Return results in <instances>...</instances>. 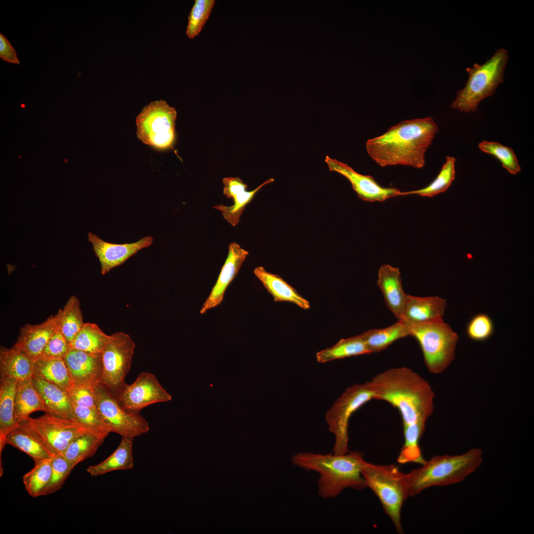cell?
Returning <instances> with one entry per match:
<instances>
[{
	"label": "cell",
	"instance_id": "cell-1",
	"mask_svg": "<svg viewBox=\"0 0 534 534\" xmlns=\"http://www.w3.org/2000/svg\"><path fill=\"white\" fill-rule=\"evenodd\" d=\"M438 131L437 124L430 117L404 120L368 139L366 149L381 167L400 165L420 169L425 164V153Z\"/></svg>",
	"mask_w": 534,
	"mask_h": 534
},
{
	"label": "cell",
	"instance_id": "cell-2",
	"mask_svg": "<svg viewBox=\"0 0 534 534\" xmlns=\"http://www.w3.org/2000/svg\"><path fill=\"white\" fill-rule=\"evenodd\" d=\"M369 383L375 400L385 401L399 411L403 426H426L434 410L435 394L429 383L406 367L392 368Z\"/></svg>",
	"mask_w": 534,
	"mask_h": 534
},
{
	"label": "cell",
	"instance_id": "cell-3",
	"mask_svg": "<svg viewBox=\"0 0 534 534\" xmlns=\"http://www.w3.org/2000/svg\"><path fill=\"white\" fill-rule=\"evenodd\" d=\"M291 460L296 467L319 474L318 493L323 498H335L347 488L360 490L366 488L361 474L364 459L359 451H349L342 454L300 452Z\"/></svg>",
	"mask_w": 534,
	"mask_h": 534
},
{
	"label": "cell",
	"instance_id": "cell-4",
	"mask_svg": "<svg viewBox=\"0 0 534 534\" xmlns=\"http://www.w3.org/2000/svg\"><path fill=\"white\" fill-rule=\"evenodd\" d=\"M481 449L473 448L460 455H437L421 466L405 474L408 497L434 486L454 484L462 481L481 465Z\"/></svg>",
	"mask_w": 534,
	"mask_h": 534
},
{
	"label": "cell",
	"instance_id": "cell-5",
	"mask_svg": "<svg viewBox=\"0 0 534 534\" xmlns=\"http://www.w3.org/2000/svg\"><path fill=\"white\" fill-rule=\"evenodd\" d=\"M508 59L507 51L500 48L485 63L466 68L468 79L465 87L457 91L451 108L462 112H475L480 102L492 95L503 83Z\"/></svg>",
	"mask_w": 534,
	"mask_h": 534
},
{
	"label": "cell",
	"instance_id": "cell-6",
	"mask_svg": "<svg viewBox=\"0 0 534 534\" xmlns=\"http://www.w3.org/2000/svg\"><path fill=\"white\" fill-rule=\"evenodd\" d=\"M361 474L366 487L369 488L378 498L384 512L393 523L398 533H403L401 509L408 497L405 474L394 464L378 465L365 460Z\"/></svg>",
	"mask_w": 534,
	"mask_h": 534
},
{
	"label": "cell",
	"instance_id": "cell-7",
	"mask_svg": "<svg viewBox=\"0 0 534 534\" xmlns=\"http://www.w3.org/2000/svg\"><path fill=\"white\" fill-rule=\"evenodd\" d=\"M409 336L418 342L429 371L440 374L455 358L457 334L443 319L418 323H407Z\"/></svg>",
	"mask_w": 534,
	"mask_h": 534
},
{
	"label": "cell",
	"instance_id": "cell-8",
	"mask_svg": "<svg viewBox=\"0 0 534 534\" xmlns=\"http://www.w3.org/2000/svg\"><path fill=\"white\" fill-rule=\"evenodd\" d=\"M375 393L369 381L348 388L329 408L325 414L328 429L335 436L332 452H349L348 427L350 417L362 405L374 399Z\"/></svg>",
	"mask_w": 534,
	"mask_h": 534
},
{
	"label": "cell",
	"instance_id": "cell-9",
	"mask_svg": "<svg viewBox=\"0 0 534 534\" xmlns=\"http://www.w3.org/2000/svg\"><path fill=\"white\" fill-rule=\"evenodd\" d=\"M177 116L175 108L165 100L151 102L136 118L137 138L157 149L171 148L175 141Z\"/></svg>",
	"mask_w": 534,
	"mask_h": 534
},
{
	"label": "cell",
	"instance_id": "cell-10",
	"mask_svg": "<svg viewBox=\"0 0 534 534\" xmlns=\"http://www.w3.org/2000/svg\"><path fill=\"white\" fill-rule=\"evenodd\" d=\"M94 393L97 411L110 433L134 438L149 431L146 420L139 413L124 408L105 385L99 384Z\"/></svg>",
	"mask_w": 534,
	"mask_h": 534
},
{
	"label": "cell",
	"instance_id": "cell-11",
	"mask_svg": "<svg viewBox=\"0 0 534 534\" xmlns=\"http://www.w3.org/2000/svg\"><path fill=\"white\" fill-rule=\"evenodd\" d=\"M135 345L123 332H115L103 350L101 384L116 398L126 384L125 378L132 365Z\"/></svg>",
	"mask_w": 534,
	"mask_h": 534
},
{
	"label": "cell",
	"instance_id": "cell-12",
	"mask_svg": "<svg viewBox=\"0 0 534 534\" xmlns=\"http://www.w3.org/2000/svg\"><path fill=\"white\" fill-rule=\"evenodd\" d=\"M25 421L54 456L62 455L73 440L91 432L79 421L47 413L38 418L29 417Z\"/></svg>",
	"mask_w": 534,
	"mask_h": 534
},
{
	"label": "cell",
	"instance_id": "cell-13",
	"mask_svg": "<svg viewBox=\"0 0 534 534\" xmlns=\"http://www.w3.org/2000/svg\"><path fill=\"white\" fill-rule=\"evenodd\" d=\"M127 410L139 413L143 408L156 403L172 400V396L151 373H139L131 384H126L116 397Z\"/></svg>",
	"mask_w": 534,
	"mask_h": 534
},
{
	"label": "cell",
	"instance_id": "cell-14",
	"mask_svg": "<svg viewBox=\"0 0 534 534\" xmlns=\"http://www.w3.org/2000/svg\"><path fill=\"white\" fill-rule=\"evenodd\" d=\"M325 162L329 171L336 172L346 178L358 197L363 201L383 202L390 198L400 196L401 192L399 189L383 187L372 177L359 174L346 163L328 156L325 157Z\"/></svg>",
	"mask_w": 534,
	"mask_h": 534
},
{
	"label": "cell",
	"instance_id": "cell-15",
	"mask_svg": "<svg viewBox=\"0 0 534 534\" xmlns=\"http://www.w3.org/2000/svg\"><path fill=\"white\" fill-rule=\"evenodd\" d=\"M88 236L100 262L102 275L122 265L139 251L150 246L153 241L152 236H146L134 242L116 244L104 241L91 232Z\"/></svg>",
	"mask_w": 534,
	"mask_h": 534
},
{
	"label": "cell",
	"instance_id": "cell-16",
	"mask_svg": "<svg viewBox=\"0 0 534 534\" xmlns=\"http://www.w3.org/2000/svg\"><path fill=\"white\" fill-rule=\"evenodd\" d=\"M64 359L74 384L94 390L101 383L103 370L101 354L71 349Z\"/></svg>",
	"mask_w": 534,
	"mask_h": 534
},
{
	"label": "cell",
	"instance_id": "cell-17",
	"mask_svg": "<svg viewBox=\"0 0 534 534\" xmlns=\"http://www.w3.org/2000/svg\"><path fill=\"white\" fill-rule=\"evenodd\" d=\"M249 253L235 242L229 244L227 258L217 280L200 311L204 314L222 302L226 290L237 274Z\"/></svg>",
	"mask_w": 534,
	"mask_h": 534
},
{
	"label": "cell",
	"instance_id": "cell-18",
	"mask_svg": "<svg viewBox=\"0 0 534 534\" xmlns=\"http://www.w3.org/2000/svg\"><path fill=\"white\" fill-rule=\"evenodd\" d=\"M446 301L438 296L417 297L407 294L400 320L418 323L442 319Z\"/></svg>",
	"mask_w": 534,
	"mask_h": 534
},
{
	"label": "cell",
	"instance_id": "cell-19",
	"mask_svg": "<svg viewBox=\"0 0 534 534\" xmlns=\"http://www.w3.org/2000/svg\"><path fill=\"white\" fill-rule=\"evenodd\" d=\"M377 283L387 308L398 320H400L407 294L402 288L399 268L390 265H381L378 272Z\"/></svg>",
	"mask_w": 534,
	"mask_h": 534
},
{
	"label": "cell",
	"instance_id": "cell-20",
	"mask_svg": "<svg viewBox=\"0 0 534 534\" xmlns=\"http://www.w3.org/2000/svg\"><path fill=\"white\" fill-rule=\"evenodd\" d=\"M57 327L55 315H51L38 324H27L20 328L13 347L33 358L40 356Z\"/></svg>",
	"mask_w": 534,
	"mask_h": 534
},
{
	"label": "cell",
	"instance_id": "cell-21",
	"mask_svg": "<svg viewBox=\"0 0 534 534\" xmlns=\"http://www.w3.org/2000/svg\"><path fill=\"white\" fill-rule=\"evenodd\" d=\"M32 379L43 400L47 413L75 420L68 391L40 376L33 374Z\"/></svg>",
	"mask_w": 534,
	"mask_h": 534
},
{
	"label": "cell",
	"instance_id": "cell-22",
	"mask_svg": "<svg viewBox=\"0 0 534 534\" xmlns=\"http://www.w3.org/2000/svg\"><path fill=\"white\" fill-rule=\"evenodd\" d=\"M274 302H287L295 304L302 309L310 308L309 301L281 276L267 271L263 267H256L253 271Z\"/></svg>",
	"mask_w": 534,
	"mask_h": 534
},
{
	"label": "cell",
	"instance_id": "cell-23",
	"mask_svg": "<svg viewBox=\"0 0 534 534\" xmlns=\"http://www.w3.org/2000/svg\"><path fill=\"white\" fill-rule=\"evenodd\" d=\"M34 358L13 347H1L0 350V378H12L18 381L32 378Z\"/></svg>",
	"mask_w": 534,
	"mask_h": 534
},
{
	"label": "cell",
	"instance_id": "cell-24",
	"mask_svg": "<svg viewBox=\"0 0 534 534\" xmlns=\"http://www.w3.org/2000/svg\"><path fill=\"white\" fill-rule=\"evenodd\" d=\"M6 444L26 453L34 462L54 457L25 421L7 435Z\"/></svg>",
	"mask_w": 534,
	"mask_h": 534
},
{
	"label": "cell",
	"instance_id": "cell-25",
	"mask_svg": "<svg viewBox=\"0 0 534 534\" xmlns=\"http://www.w3.org/2000/svg\"><path fill=\"white\" fill-rule=\"evenodd\" d=\"M18 381L0 378V456L6 444L7 435L19 425L14 416L15 394Z\"/></svg>",
	"mask_w": 534,
	"mask_h": 534
},
{
	"label": "cell",
	"instance_id": "cell-26",
	"mask_svg": "<svg viewBox=\"0 0 534 534\" xmlns=\"http://www.w3.org/2000/svg\"><path fill=\"white\" fill-rule=\"evenodd\" d=\"M37 411L47 413V409L32 378L17 382L15 394L14 416L18 424L26 421Z\"/></svg>",
	"mask_w": 534,
	"mask_h": 534
},
{
	"label": "cell",
	"instance_id": "cell-27",
	"mask_svg": "<svg viewBox=\"0 0 534 534\" xmlns=\"http://www.w3.org/2000/svg\"><path fill=\"white\" fill-rule=\"evenodd\" d=\"M134 438L122 437L121 441L114 451L100 463L89 466L87 472L95 477L117 470L131 469L134 465L133 456Z\"/></svg>",
	"mask_w": 534,
	"mask_h": 534
},
{
	"label": "cell",
	"instance_id": "cell-28",
	"mask_svg": "<svg viewBox=\"0 0 534 534\" xmlns=\"http://www.w3.org/2000/svg\"><path fill=\"white\" fill-rule=\"evenodd\" d=\"M34 360L33 374L69 391L74 384L64 358L40 356Z\"/></svg>",
	"mask_w": 534,
	"mask_h": 534
},
{
	"label": "cell",
	"instance_id": "cell-29",
	"mask_svg": "<svg viewBox=\"0 0 534 534\" xmlns=\"http://www.w3.org/2000/svg\"><path fill=\"white\" fill-rule=\"evenodd\" d=\"M360 335L371 353L380 352L398 340L410 336L407 325L400 320L385 328L369 329Z\"/></svg>",
	"mask_w": 534,
	"mask_h": 534
},
{
	"label": "cell",
	"instance_id": "cell-30",
	"mask_svg": "<svg viewBox=\"0 0 534 534\" xmlns=\"http://www.w3.org/2000/svg\"><path fill=\"white\" fill-rule=\"evenodd\" d=\"M108 434L88 432L73 440L63 456L74 467L79 463L92 456Z\"/></svg>",
	"mask_w": 534,
	"mask_h": 534
},
{
	"label": "cell",
	"instance_id": "cell-31",
	"mask_svg": "<svg viewBox=\"0 0 534 534\" xmlns=\"http://www.w3.org/2000/svg\"><path fill=\"white\" fill-rule=\"evenodd\" d=\"M55 317L58 328L70 344L85 323L78 298L71 296Z\"/></svg>",
	"mask_w": 534,
	"mask_h": 534
},
{
	"label": "cell",
	"instance_id": "cell-32",
	"mask_svg": "<svg viewBox=\"0 0 534 534\" xmlns=\"http://www.w3.org/2000/svg\"><path fill=\"white\" fill-rule=\"evenodd\" d=\"M371 354L360 335L342 339L332 347L316 354L318 362L325 363L335 359Z\"/></svg>",
	"mask_w": 534,
	"mask_h": 534
},
{
	"label": "cell",
	"instance_id": "cell-33",
	"mask_svg": "<svg viewBox=\"0 0 534 534\" xmlns=\"http://www.w3.org/2000/svg\"><path fill=\"white\" fill-rule=\"evenodd\" d=\"M110 338L111 335L104 333L96 324L86 322L70 345L71 349L101 354Z\"/></svg>",
	"mask_w": 534,
	"mask_h": 534
},
{
	"label": "cell",
	"instance_id": "cell-34",
	"mask_svg": "<svg viewBox=\"0 0 534 534\" xmlns=\"http://www.w3.org/2000/svg\"><path fill=\"white\" fill-rule=\"evenodd\" d=\"M455 161L454 157L447 156L440 172L431 183L421 189L401 192L400 196L415 194L432 197L446 191L455 179Z\"/></svg>",
	"mask_w": 534,
	"mask_h": 534
},
{
	"label": "cell",
	"instance_id": "cell-35",
	"mask_svg": "<svg viewBox=\"0 0 534 534\" xmlns=\"http://www.w3.org/2000/svg\"><path fill=\"white\" fill-rule=\"evenodd\" d=\"M52 461V458L35 462L34 468L23 476L25 489L32 497L41 496L48 484L51 473Z\"/></svg>",
	"mask_w": 534,
	"mask_h": 534
},
{
	"label": "cell",
	"instance_id": "cell-36",
	"mask_svg": "<svg viewBox=\"0 0 534 534\" xmlns=\"http://www.w3.org/2000/svg\"><path fill=\"white\" fill-rule=\"evenodd\" d=\"M274 179L270 178L262 183L251 191H244L237 195L233 199V204L226 206L222 204L213 206L219 210L223 218L231 225L234 226L239 222L241 216L245 207L253 199L255 194L265 185L273 182Z\"/></svg>",
	"mask_w": 534,
	"mask_h": 534
},
{
	"label": "cell",
	"instance_id": "cell-37",
	"mask_svg": "<svg viewBox=\"0 0 534 534\" xmlns=\"http://www.w3.org/2000/svg\"><path fill=\"white\" fill-rule=\"evenodd\" d=\"M478 147L483 152L490 154L498 159L503 168L510 174L516 175L521 170L518 160L512 149L494 141H482Z\"/></svg>",
	"mask_w": 534,
	"mask_h": 534
},
{
	"label": "cell",
	"instance_id": "cell-38",
	"mask_svg": "<svg viewBox=\"0 0 534 534\" xmlns=\"http://www.w3.org/2000/svg\"><path fill=\"white\" fill-rule=\"evenodd\" d=\"M215 0H195L189 13L186 35L190 39L197 37L209 18Z\"/></svg>",
	"mask_w": 534,
	"mask_h": 534
},
{
	"label": "cell",
	"instance_id": "cell-39",
	"mask_svg": "<svg viewBox=\"0 0 534 534\" xmlns=\"http://www.w3.org/2000/svg\"><path fill=\"white\" fill-rule=\"evenodd\" d=\"M73 469L74 468L63 455L54 456L52 461V469L49 481L43 490L41 496L50 494L58 490Z\"/></svg>",
	"mask_w": 534,
	"mask_h": 534
},
{
	"label": "cell",
	"instance_id": "cell-40",
	"mask_svg": "<svg viewBox=\"0 0 534 534\" xmlns=\"http://www.w3.org/2000/svg\"><path fill=\"white\" fill-rule=\"evenodd\" d=\"M494 323L488 314L479 313L473 316L466 328V333L471 340L482 342L489 339L493 334Z\"/></svg>",
	"mask_w": 534,
	"mask_h": 534
},
{
	"label": "cell",
	"instance_id": "cell-41",
	"mask_svg": "<svg viewBox=\"0 0 534 534\" xmlns=\"http://www.w3.org/2000/svg\"><path fill=\"white\" fill-rule=\"evenodd\" d=\"M75 420L86 426L91 432L109 434L110 432L97 409L72 404Z\"/></svg>",
	"mask_w": 534,
	"mask_h": 534
},
{
	"label": "cell",
	"instance_id": "cell-42",
	"mask_svg": "<svg viewBox=\"0 0 534 534\" xmlns=\"http://www.w3.org/2000/svg\"><path fill=\"white\" fill-rule=\"evenodd\" d=\"M70 350L69 343L57 326L41 356L64 358Z\"/></svg>",
	"mask_w": 534,
	"mask_h": 534
},
{
	"label": "cell",
	"instance_id": "cell-43",
	"mask_svg": "<svg viewBox=\"0 0 534 534\" xmlns=\"http://www.w3.org/2000/svg\"><path fill=\"white\" fill-rule=\"evenodd\" d=\"M68 393L73 404L96 409L94 390L74 384Z\"/></svg>",
	"mask_w": 534,
	"mask_h": 534
},
{
	"label": "cell",
	"instance_id": "cell-44",
	"mask_svg": "<svg viewBox=\"0 0 534 534\" xmlns=\"http://www.w3.org/2000/svg\"><path fill=\"white\" fill-rule=\"evenodd\" d=\"M223 192L228 198L232 199L238 194L246 190L248 185L238 177H225L222 179Z\"/></svg>",
	"mask_w": 534,
	"mask_h": 534
},
{
	"label": "cell",
	"instance_id": "cell-45",
	"mask_svg": "<svg viewBox=\"0 0 534 534\" xmlns=\"http://www.w3.org/2000/svg\"><path fill=\"white\" fill-rule=\"evenodd\" d=\"M0 58L10 63L19 64L20 61L15 49L8 39L0 33Z\"/></svg>",
	"mask_w": 534,
	"mask_h": 534
}]
</instances>
